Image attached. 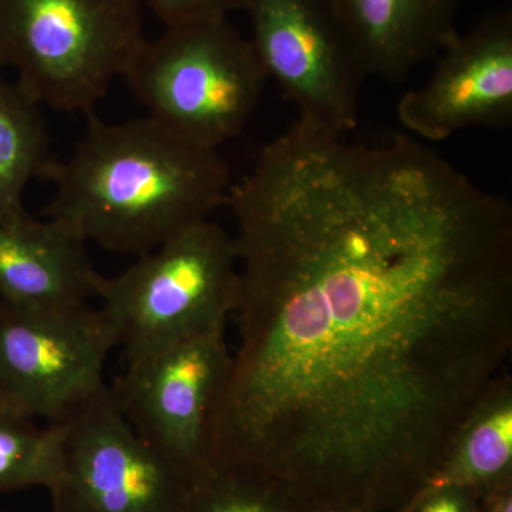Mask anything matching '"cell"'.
<instances>
[{
  "mask_svg": "<svg viewBox=\"0 0 512 512\" xmlns=\"http://www.w3.org/2000/svg\"><path fill=\"white\" fill-rule=\"evenodd\" d=\"M238 345L212 468L375 501L429 487L512 349V207L412 136L296 121L231 185Z\"/></svg>",
  "mask_w": 512,
  "mask_h": 512,
  "instance_id": "obj_1",
  "label": "cell"
},
{
  "mask_svg": "<svg viewBox=\"0 0 512 512\" xmlns=\"http://www.w3.org/2000/svg\"><path fill=\"white\" fill-rule=\"evenodd\" d=\"M46 180L55 185L46 218L86 244L137 258L210 220L227 204L232 185L220 150L192 143L148 116L106 123L96 113Z\"/></svg>",
  "mask_w": 512,
  "mask_h": 512,
  "instance_id": "obj_2",
  "label": "cell"
},
{
  "mask_svg": "<svg viewBox=\"0 0 512 512\" xmlns=\"http://www.w3.org/2000/svg\"><path fill=\"white\" fill-rule=\"evenodd\" d=\"M144 0H0V64L39 106L89 117L146 43Z\"/></svg>",
  "mask_w": 512,
  "mask_h": 512,
  "instance_id": "obj_3",
  "label": "cell"
},
{
  "mask_svg": "<svg viewBox=\"0 0 512 512\" xmlns=\"http://www.w3.org/2000/svg\"><path fill=\"white\" fill-rule=\"evenodd\" d=\"M238 296L237 242L210 220L138 256L121 274L100 275L96 291L126 360L227 325Z\"/></svg>",
  "mask_w": 512,
  "mask_h": 512,
  "instance_id": "obj_4",
  "label": "cell"
},
{
  "mask_svg": "<svg viewBox=\"0 0 512 512\" xmlns=\"http://www.w3.org/2000/svg\"><path fill=\"white\" fill-rule=\"evenodd\" d=\"M123 79L148 117L220 150L247 126L268 77L251 42L228 20H215L146 40Z\"/></svg>",
  "mask_w": 512,
  "mask_h": 512,
  "instance_id": "obj_5",
  "label": "cell"
},
{
  "mask_svg": "<svg viewBox=\"0 0 512 512\" xmlns=\"http://www.w3.org/2000/svg\"><path fill=\"white\" fill-rule=\"evenodd\" d=\"M116 333L90 303L30 308L0 301V409L63 424L107 389Z\"/></svg>",
  "mask_w": 512,
  "mask_h": 512,
  "instance_id": "obj_6",
  "label": "cell"
},
{
  "mask_svg": "<svg viewBox=\"0 0 512 512\" xmlns=\"http://www.w3.org/2000/svg\"><path fill=\"white\" fill-rule=\"evenodd\" d=\"M195 480L148 444L109 386L63 423L52 512H188Z\"/></svg>",
  "mask_w": 512,
  "mask_h": 512,
  "instance_id": "obj_7",
  "label": "cell"
},
{
  "mask_svg": "<svg viewBox=\"0 0 512 512\" xmlns=\"http://www.w3.org/2000/svg\"><path fill=\"white\" fill-rule=\"evenodd\" d=\"M252 47L299 120L335 136L355 130L366 73L328 0H248Z\"/></svg>",
  "mask_w": 512,
  "mask_h": 512,
  "instance_id": "obj_8",
  "label": "cell"
},
{
  "mask_svg": "<svg viewBox=\"0 0 512 512\" xmlns=\"http://www.w3.org/2000/svg\"><path fill=\"white\" fill-rule=\"evenodd\" d=\"M227 325L126 360L109 386L131 427L195 481L210 470L208 426L227 375Z\"/></svg>",
  "mask_w": 512,
  "mask_h": 512,
  "instance_id": "obj_9",
  "label": "cell"
},
{
  "mask_svg": "<svg viewBox=\"0 0 512 512\" xmlns=\"http://www.w3.org/2000/svg\"><path fill=\"white\" fill-rule=\"evenodd\" d=\"M429 82L404 94L397 117L409 133L439 143L470 127L512 123V12L488 13L436 56Z\"/></svg>",
  "mask_w": 512,
  "mask_h": 512,
  "instance_id": "obj_10",
  "label": "cell"
},
{
  "mask_svg": "<svg viewBox=\"0 0 512 512\" xmlns=\"http://www.w3.org/2000/svg\"><path fill=\"white\" fill-rule=\"evenodd\" d=\"M87 244L56 221L25 208L0 218V301L30 308L90 303L99 272Z\"/></svg>",
  "mask_w": 512,
  "mask_h": 512,
  "instance_id": "obj_11",
  "label": "cell"
},
{
  "mask_svg": "<svg viewBox=\"0 0 512 512\" xmlns=\"http://www.w3.org/2000/svg\"><path fill=\"white\" fill-rule=\"evenodd\" d=\"M366 76L402 83L457 35L461 0H328Z\"/></svg>",
  "mask_w": 512,
  "mask_h": 512,
  "instance_id": "obj_12",
  "label": "cell"
},
{
  "mask_svg": "<svg viewBox=\"0 0 512 512\" xmlns=\"http://www.w3.org/2000/svg\"><path fill=\"white\" fill-rule=\"evenodd\" d=\"M512 463V393L507 379L477 407L429 490H460L493 481Z\"/></svg>",
  "mask_w": 512,
  "mask_h": 512,
  "instance_id": "obj_13",
  "label": "cell"
},
{
  "mask_svg": "<svg viewBox=\"0 0 512 512\" xmlns=\"http://www.w3.org/2000/svg\"><path fill=\"white\" fill-rule=\"evenodd\" d=\"M53 163L39 104L0 76V218L25 208L26 187L46 178Z\"/></svg>",
  "mask_w": 512,
  "mask_h": 512,
  "instance_id": "obj_14",
  "label": "cell"
},
{
  "mask_svg": "<svg viewBox=\"0 0 512 512\" xmlns=\"http://www.w3.org/2000/svg\"><path fill=\"white\" fill-rule=\"evenodd\" d=\"M63 424L36 420L0 409V493L49 488L59 467Z\"/></svg>",
  "mask_w": 512,
  "mask_h": 512,
  "instance_id": "obj_15",
  "label": "cell"
},
{
  "mask_svg": "<svg viewBox=\"0 0 512 512\" xmlns=\"http://www.w3.org/2000/svg\"><path fill=\"white\" fill-rule=\"evenodd\" d=\"M276 491L244 471L210 468L192 490L188 512H282Z\"/></svg>",
  "mask_w": 512,
  "mask_h": 512,
  "instance_id": "obj_16",
  "label": "cell"
},
{
  "mask_svg": "<svg viewBox=\"0 0 512 512\" xmlns=\"http://www.w3.org/2000/svg\"><path fill=\"white\" fill-rule=\"evenodd\" d=\"M165 28L190 23L227 20L229 13L245 10L248 0H144Z\"/></svg>",
  "mask_w": 512,
  "mask_h": 512,
  "instance_id": "obj_17",
  "label": "cell"
},
{
  "mask_svg": "<svg viewBox=\"0 0 512 512\" xmlns=\"http://www.w3.org/2000/svg\"><path fill=\"white\" fill-rule=\"evenodd\" d=\"M420 512H466V507L454 490H439L434 491Z\"/></svg>",
  "mask_w": 512,
  "mask_h": 512,
  "instance_id": "obj_18",
  "label": "cell"
},
{
  "mask_svg": "<svg viewBox=\"0 0 512 512\" xmlns=\"http://www.w3.org/2000/svg\"><path fill=\"white\" fill-rule=\"evenodd\" d=\"M493 512H512V500L510 495H503L495 501Z\"/></svg>",
  "mask_w": 512,
  "mask_h": 512,
  "instance_id": "obj_19",
  "label": "cell"
},
{
  "mask_svg": "<svg viewBox=\"0 0 512 512\" xmlns=\"http://www.w3.org/2000/svg\"><path fill=\"white\" fill-rule=\"evenodd\" d=\"M335 512H343V511H335Z\"/></svg>",
  "mask_w": 512,
  "mask_h": 512,
  "instance_id": "obj_20",
  "label": "cell"
}]
</instances>
